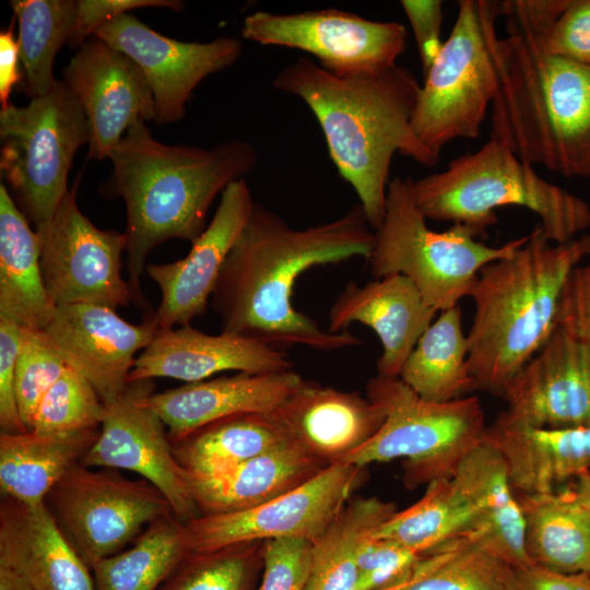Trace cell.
<instances>
[{
    "mask_svg": "<svg viewBox=\"0 0 590 590\" xmlns=\"http://www.w3.org/2000/svg\"><path fill=\"white\" fill-rule=\"evenodd\" d=\"M437 312L406 276L391 274L364 285L347 283L329 309L328 330L346 331L353 322L369 327L382 346L377 375L399 378L406 358Z\"/></svg>",
    "mask_w": 590,
    "mask_h": 590,
    "instance_id": "7402d4cb",
    "label": "cell"
},
{
    "mask_svg": "<svg viewBox=\"0 0 590 590\" xmlns=\"http://www.w3.org/2000/svg\"><path fill=\"white\" fill-rule=\"evenodd\" d=\"M288 438L271 414L246 413L210 423L172 447L191 479H211Z\"/></svg>",
    "mask_w": 590,
    "mask_h": 590,
    "instance_id": "d6a6232c",
    "label": "cell"
},
{
    "mask_svg": "<svg viewBox=\"0 0 590 590\" xmlns=\"http://www.w3.org/2000/svg\"><path fill=\"white\" fill-rule=\"evenodd\" d=\"M413 181L411 177L390 180L385 217L366 260L375 279L406 276L430 307L442 311L469 296L482 268L512 255L527 235L488 246L462 224L433 231L415 202Z\"/></svg>",
    "mask_w": 590,
    "mask_h": 590,
    "instance_id": "52a82bcc",
    "label": "cell"
},
{
    "mask_svg": "<svg viewBox=\"0 0 590 590\" xmlns=\"http://www.w3.org/2000/svg\"><path fill=\"white\" fill-rule=\"evenodd\" d=\"M0 169L19 209L36 227L49 222L69 192L68 175L88 144V122L63 80L25 106L0 109Z\"/></svg>",
    "mask_w": 590,
    "mask_h": 590,
    "instance_id": "30bf717a",
    "label": "cell"
},
{
    "mask_svg": "<svg viewBox=\"0 0 590 590\" xmlns=\"http://www.w3.org/2000/svg\"><path fill=\"white\" fill-rule=\"evenodd\" d=\"M272 85L302 99L315 115L331 161L356 192L374 231L385 217L394 154L425 167L439 162L412 129L421 84L398 63L338 76L311 58L299 57L275 75Z\"/></svg>",
    "mask_w": 590,
    "mask_h": 590,
    "instance_id": "3957f363",
    "label": "cell"
},
{
    "mask_svg": "<svg viewBox=\"0 0 590 590\" xmlns=\"http://www.w3.org/2000/svg\"><path fill=\"white\" fill-rule=\"evenodd\" d=\"M282 349L261 340L229 333H204L190 324L158 330L137 356L129 382L160 377L186 384L224 371L266 374L293 370Z\"/></svg>",
    "mask_w": 590,
    "mask_h": 590,
    "instance_id": "44dd1931",
    "label": "cell"
},
{
    "mask_svg": "<svg viewBox=\"0 0 590 590\" xmlns=\"http://www.w3.org/2000/svg\"><path fill=\"white\" fill-rule=\"evenodd\" d=\"M516 495L531 562L559 574H590V514L574 492Z\"/></svg>",
    "mask_w": 590,
    "mask_h": 590,
    "instance_id": "4dcf8cb0",
    "label": "cell"
},
{
    "mask_svg": "<svg viewBox=\"0 0 590 590\" xmlns=\"http://www.w3.org/2000/svg\"><path fill=\"white\" fill-rule=\"evenodd\" d=\"M557 326L590 343V262L570 273L560 298Z\"/></svg>",
    "mask_w": 590,
    "mask_h": 590,
    "instance_id": "c3c4849f",
    "label": "cell"
},
{
    "mask_svg": "<svg viewBox=\"0 0 590 590\" xmlns=\"http://www.w3.org/2000/svg\"><path fill=\"white\" fill-rule=\"evenodd\" d=\"M510 590H590V574H559L533 564L514 568Z\"/></svg>",
    "mask_w": 590,
    "mask_h": 590,
    "instance_id": "681fc988",
    "label": "cell"
},
{
    "mask_svg": "<svg viewBox=\"0 0 590 590\" xmlns=\"http://www.w3.org/2000/svg\"><path fill=\"white\" fill-rule=\"evenodd\" d=\"M514 568L476 540L461 538L420 555L381 590H510Z\"/></svg>",
    "mask_w": 590,
    "mask_h": 590,
    "instance_id": "e575fe53",
    "label": "cell"
},
{
    "mask_svg": "<svg viewBox=\"0 0 590 590\" xmlns=\"http://www.w3.org/2000/svg\"><path fill=\"white\" fill-rule=\"evenodd\" d=\"M13 22L0 32V105L8 107L12 88L21 84L23 75L19 71L20 48L14 36Z\"/></svg>",
    "mask_w": 590,
    "mask_h": 590,
    "instance_id": "f907efd6",
    "label": "cell"
},
{
    "mask_svg": "<svg viewBox=\"0 0 590 590\" xmlns=\"http://www.w3.org/2000/svg\"><path fill=\"white\" fill-rule=\"evenodd\" d=\"M148 7L180 11L184 3L178 0H79L69 46L76 50L105 23Z\"/></svg>",
    "mask_w": 590,
    "mask_h": 590,
    "instance_id": "bcb514c9",
    "label": "cell"
},
{
    "mask_svg": "<svg viewBox=\"0 0 590 590\" xmlns=\"http://www.w3.org/2000/svg\"><path fill=\"white\" fill-rule=\"evenodd\" d=\"M0 590H31V588L11 566L0 562Z\"/></svg>",
    "mask_w": 590,
    "mask_h": 590,
    "instance_id": "816d5d0a",
    "label": "cell"
},
{
    "mask_svg": "<svg viewBox=\"0 0 590 590\" xmlns=\"http://www.w3.org/2000/svg\"><path fill=\"white\" fill-rule=\"evenodd\" d=\"M93 36L140 67L152 91L155 122L160 125L181 120L199 83L233 66L243 52V44L235 37L180 42L157 33L131 12L105 23Z\"/></svg>",
    "mask_w": 590,
    "mask_h": 590,
    "instance_id": "2e32d148",
    "label": "cell"
},
{
    "mask_svg": "<svg viewBox=\"0 0 590 590\" xmlns=\"http://www.w3.org/2000/svg\"><path fill=\"white\" fill-rule=\"evenodd\" d=\"M573 492L579 503L590 514V471L577 477V483Z\"/></svg>",
    "mask_w": 590,
    "mask_h": 590,
    "instance_id": "f5cc1de1",
    "label": "cell"
},
{
    "mask_svg": "<svg viewBox=\"0 0 590 590\" xmlns=\"http://www.w3.org/2000/svg\"><path fill=\"white\" fill-rule=\"evenodd\" d=\"M105 414L106 404L93 386L67 366L43 397L30 432L61 435L96 429Z\"/></svg>",
    "mask_w": 590,
    "mask_h": 590,
    "instance_id": "ab89813d",
    "label": "cell"
},
{
    "mask_svg": "<svg viewBox=\"0 0 590 590\" xmlns=\"http://www.w3.org/2000/svg\"><path fill=\"white\" fill-rule=\"evenodd\" d=\"M570 0L499 1L506 36L495 46L489 140L564 177L590 178V68L548 51Z\"/></svg>",
    "mask_w": 590,
    "mask_h": 590,
    "instance_id": "7a4b0ae2",
    "label": "cell"
},
{
    "mask_svg": "<svg viewBox=\"0 0 590 590\" xmlns=\"http://www.w3.org/2000/svg\"><path fill=\"white\" fill-rule=\"evenodd\" d=\"M240 34L262 46L303 50L338 76L392 67L406 43V28L399 22L373 21L338 9L256 11L245 16Z\"/></svg>",
    "mask_w": 590,
    "mask_h": 590,
    "instance_id": "5bb4252c",
    "label": "cell"
},
{
    "mask_svg": "<svg viewBox=\"0 0 590 590\" xmlns=\"http://www.w3.org/2000/svg\"><path fill=\"white\" fill-rule=\"evenodd\" d=\"M364 473L365 467L332 464L298 487L258 506L199 515L184 522L189 551L210 552L281 538L315 542L350 502Z\"/></svg>",
    "mask_w": 590,
    "mask_h": 590,
    "instance_id": "4fadbf2b",
    "label": "cell"
},
{
    "mask_svg": "<svg viewBox=\"0 0 590 590\" xmlns=\"http://www.w3.org/2000/svg\"><path fill=\"white\" fill-rule=\"evenodd\" d=\"M66 367L44 330L22 329L15 364V398L27 430L43 397Z\"/></svg>",
    "mask_w": 590,
    "mask_h": 590,
    "instance_id": "60d3db41",
    "label": "cell"
},
{
    "mask_svg": "<svg viewBox=\"0 0 590 590\" xmlns=\"http://www.w3.org/2000/svg\"><path fill=\"white\" fill-rule=\"evenodd\" d=\"M482 531L480 509L450 476L428 483L420 500L396 511L374 529L369 536L392 541L422 555L452 540L477 539Z\"/></svg>",
    "mask_w": 590,
    "mask_h": 590,
    "instance_id": "1f68e13d",
    "label": "cell"
},
{
    "mask_svg": "<svg viewBox=\"0 0 590 590\" xmlns=\"http://www.w3.org/2000/svg\"><path fill=\"white\" fill-rule=\"evenodd\" d=\"M79 181L70 188L52 219L35 228L45 288L55 307H126L134 303L129 282L121 274L126 234L101 229L80 211Z\"/></svg>",
    "mask_w": 590,
    "mask_h": 590,
    "instance_id": "7c38bea8",
    "label": "cell"
},
{
    "mask_svg": "<svg viewBox=\"0 0 590 590\" xmlns=\"http://www.w3.org/2000/svg\"><path fill=\"white\" fill-rule=\"evenodd\" d=\"M415 202L427 220L470 227L477 237L498 222L495 210L526 208L555 244L590 228V205L554 185L503 144L489 140L451 160L447 167L413 181Z\"/></svg>",
    "mask_w": 590,
    "mask_h": 590,
    "instance_id": "8992f818",
    "label": "cell"
},
{
    "mask_svg": "<svg viewBox=\"0 0 590 590\" xmlns=\"http://www.w3.org/2000/svg\"><path fill=\"white\" fill-rule=\"evenodd\" d=\"M304 380L294 369L237 373L154 392L148 403L165 424L170 442H175L225 417L246 413L271 414Z\"/></svg>",
    "mask_w": 590,
    "mask_h": 590,
    "instance_id": "cb8c5ba5",
    "label": "cell"
},
{
    "mask_svg": "<svg viewBox=\"0 0 590 590\" xmlns=\"http://www.w3.org/2000/svg\"><path fill=\"white\" fill-rule=\"evenodd\" d=\"M0 562L31 590H95L91 568L57 526L45 503L0 504Z\"/></svg>",
    "mask_w": 590,
    "mask_h": 590,
    "instance_id": "d4e9b609",
    "label": "cell"
},
{
    "mask_svg": "<svg viewBox=\"0 0 590 590\" xmlns=\"http://www.w3.org/2000/svg\"><path fill=\"white\" fill-rule=\"evenodd\" d=\"M285 433L327 465L340 463L382 426V409L358 392L304 382L272 413Z\"/></svg>",
    "mask_w": 590,
    "mask_h": 590,
    "instance_id": "603a6c76",
    "label": "cell"
},
{
    "mask_svg": "<svg viewBox=\"0 0 590 590\" xmlns=\"http://www.w3.org/2000/svg\"><path fill=\"white\" fill-rule=\"evenodd\" d=\"M397 508L377 497L350 500L323 534L312 542L305 590H357V554L367 535Z\"/></svg>",
    "mask_w": 590,
    "mask_h": 590,
    "instance_id": "8d00e7d4",
    "label": "cell"
},
{
    "mask_svg": "<svg viewBox=\"0 0 590 590\" xmlns=\"http://www.w3.org/2000/svg\"><path fill=\"white\" fill-rule=\"evenodd\" d=\"M553 55L590 68V0H570L545 39Z\"/></svg>",
    "mask_w": 590,
    "mask_h": 590,
    "instance_id": "ee69618b",
    "label": "cell"
},
{
    "mask_svg": "<svg viewBox=\"0 0 590 590\" xmlns=\"http://www.w3.org/2000/svg\"><path fill=\"white\" fill-rule=\"evenodd\" d=\"M22 328L0 317V427L1 433L28 432L24 426L15 398V364Z\"/></svg>",
    "mask_w": 590,
    "mask_h": 590,
    "instance_id": "f6af8a7d",
    "label": "cell"
},
{
    "mask_svg": "<svg viewBox=\"0 0 590 590\" xmlns=\"http://www.w3.org/2000/svg\"><path fill=\"white\" fill-rule=\"evenodd\" d=\"M17 23L22 85L31 98L47 94L56 84L54 61L69 44L76 13V0L10 1Z\"/></svg>",
    "mask_w": 590,
    "mask_h": 590,
    "instance_id": "74e56055",
    "label": "cell"
},
{
    "mask_svg": "<svg viewBox=\"0 0 590 590\" xmlns=\"http://www.w3.org/2000/svg\"><path fill=\"white\" fill-rule=\"evenodd\" d=\"M62 73L88 122V158H109L132 125L155 121L153 94L142 70L101 38L86 39Z\"/></svg>",
    "mask_w": 590,
    "mask_h": 590,
    "instance_id": "e0dca14e",
    "label": "cell"
},
{
    "mask_svg": "<svg viewBox=\"0 0 590 590\" xmlns=\"http://www.w3.org/2000/svg\"><path fill=\"white\" fill-rule=\"evenodd\" d=\"M451 476L482 514L483 531L474 540L515 568L533 565L526 550L523 512L505 461L485 435Z\"/></svg>",
    "mask_w": 590,
    "mask_h": 590,
    "instance_id": "83f0119b",
    "label": "cell"
},
{
    "mask_svg": "<svg viewBox=\"0 0 590 590\" xmlns=\"http://www.w3.org/2000/svg\"><path fill=\"white\" fill-rule=\"evenodd\" d=\"M297 441L275 447L211 479H191L200 515L248 509L283 495L327 468Z\"/></svg>",
    "mask_w": 590,
    "mask_h": 590,
    "instance_id": "4316f807",
    "label": "cell"
},
{
    "mask_svg": "<svg viewBox=\"0 0 590 590\" xmlns=\"http://www.w3.org/2000/svg\"><path fill=\"white\" fill-rule=\"evenodd\" d=\"M367 398L385 413L380 429L340 463L365 467L404 460V482L413 488L450 477L464 456L485 435L484 412L476 396L448 402L424 400L399 378L375 376Z\"/></svg>",
    "mask_w": 590,
    "mask_h": 590,
    "instance_id": "9c48e42d",
    "label": "cell"
},
{
    "mask_svg": "<svg viewBox=\"0 0 590 590\" xmlns=\"http://www.w3.org/2000/svg\"><path fill=\"white\" fill-rule=\"evenodd\" d=\"M28 220L0 185V317L22 329L44 330L55 306L45 288L39 241Z\"/></svg>",
    "mask_w": 590,
    "mask_h": 590,
    "instance_id": "f1b7e54d",
    "label": "cell"
},
{
    "mask_svg": "<svg viewBox=\"0 0 590 590\" xmlns=\"http://www.w3.org/2000/svg\"><path fill=\"white\" fill-rule=\"evenodd\" d=\"M375 239L362 205L305 228L255 202L235 240L211 297L223 332L274 346L304 345L318 351L358 346L350 331L324 330L293 305L296 280L318 266L363 257Z\"/></svg>",
    "mask_w": 590,
    "mask_h": 590,
    "instance_id": "6da1fadb",
    "label": "cell"
},
{
    "mask_svg": "<svg viewBox=\"0 0 590 590\" xmlns=\"http://www.w3.org/2000/svg\"><path fill=\"white\" fill-rule=\"evenodd\" d=\"M311 557V541L297 538L263 541L262 574L257 590H305Z\"/></svg>",
    "mask_w": 590,
    "mask_h": 590,
    "instance_id": "b9f144b4",
    "label": "cell"
},
{
    "mask_svg": "<svg viewBox=\"0 0 590 590\" xmlns=\"http://www.w3.org/2000/svg\"><path fill=\"white\" fill-rule=\"evenodd\" d=\"M145 122L132 125L113 149V174L103 188L125 202L128 282L134 304L144 309L149 304L140 279L149 253L174 238L192 244L205 229L217 194L258 164V153L247 141L211 149L172 145L156 140Z\"/></svg>",
    "mask_w": 590,
    "mask_h": 590,
    "instance_id": "277c9868",
    "label": "cell"
},
{
    "mask_svg": "<svg viewBox=\"0 0 590 590\" xmlns=\"http://www.w3.org/2000/svg\"><path fill=\"white\" fill-rule=\"evenodd\" d=\"M499 1L459 0L448 38L424 74L412 129L440 156L453 140L476 139L497 90Z\"/></svg>",
    "mask_w": 590,
    "mask_h": 590,
    "instance_id": "ba28073f",
    "label": "cell"
},
{
    "mask_svg": "<svg viewBox=\"0 0 590 590\" xmlns=\"http://www.w3.org/2000/svg\"><path fill=\"white\" fill-rule=\"evenodd\" d=\"M467 362L468 339L456 306L440 311L422 334L399 379L424 400L452 401L476 389Z\"/></svg>",
    "mask_w": 590,
    "mask_h": 590,
    "instance_id": "836d02e7",
    "label": "cell"
},
{
    "mask_svg": "<svg viewBox=\"0 0 590 590\" xmlns=\"http://www.w3.org/2000/svg\"><path fill=\"white\" fill-rule=\"evenodd\" d=\"M44 503L91 569L125 550L152 522L174 515L164 495L146 480L81 463L56 483Z\"/></svg>",
    "mask_w": 590,
    "mask_h": 590,
    "instance_id": "8fae6325",
    "label": "cell"
},
{
    "mask_svg": "<svg viewBox=\"0 0 590 590\" xmlns=\"http://www.w3.org/2000/svg\"><path fill=\"white\" fill-rule=\"evenodd\" d=\"M590 256V234L552 243L541 226L512 255L486 264L469 296L474 316L467 334L475 388L503 397L557 328L570 273Z\"/></svg>",
    "mask_w": 590,
    "mask_h": 590,
    "instance_id": "5b68a950",
    "label": "cell"
},
{
    "mask_svg": "<svg viewBox=\"0 0 590 590\" xmlns=\"http://www.w3.org/2000/svg\"><path fill=\"white\" fill-rule=\"evenodd\" d=\"M188 552L184 522L161 518L130 547L92 567L95 590H158Z\"/></svg>",
    "mask_w": 590,
    "mask_h": 590,
    "instance_id": "d590c367",
    "label": "cell"
},
{
    "mask_svg": "<svg viewBox=\"0 0 590 590\" xmlns=\"http://www.w3.org/2000/svg\"><path fill=\"white\" fill-rule=\"evenodd\" d=\"M497 418L533 427H590V343L557 326L506 389Z\"/></svg>",
    "mask_w": 590,
    "mask_h": 590,
    "instance_id": "d6986e66",
    "label": "cell"
},
{
    "mask_svg": "<svg viewBox=\"0 0 590 590\" xmlns=\"http://www.w3.org/2000/svg\"><path fill=\"white\" fill-rule=\"evenodd\" d=\"M253 205L245 178L229 184L211 222L185 258L146 266L145 271L161 291L154 311L160 330L190 324L206 311L225 260Z\"/></svg>",
    "mask_w": 590,
    "mask_h": 590,
    "instance_id": "ffe728a7",
    "label": "cell"
},
{
    "mask_svg": "<svg viewBox=\"0 0 590 590\" xmlns=\"http://www.w3.org/2000/svg\"><path fill=\"white\" fill-rule=\"evenodd\" d=\"M262 543L188 552L158 590H255L262 569Z\"/></svg>",
    "mask_w": 590,
    "mask_h": 590,
    "instance_id": "f35d334b",
    "label": "cell"
},
{
    "mask_svg": "<svg viewBox=\"0 0 590 590\" xmlns=\"http://www.w3.org/2000/svg\"><path fill=\"white\" fill-rule=\"evenodd\" d=\"M98 434L99 428L61 435L1 433V498L31 506L44 504L56 483L81 462Z\"/></svg>",
    "mask_w": 590,
    "mask_h": 590,
    "instance_id": "f546056e",
    "label": "cell"
},
{
    "mask_svg": "<svg viewBox=\"0 0 590 590\" xmlns=\"http://www.w3.org/2000/svg\"><path fill=\"white\" fill-rule=\"evenodd\" d=\"M154 392L151 379L131 381L106 404L98 437L80 463L138 473L164 495L175 517L186 522L200 511L191 477L173 452L165 424L148 403Z\"/></svg>",
    "mask_w": 590,
    "mask_h": 590,
    "instance_id": "9a60e30c",
    "label": "cell"
},
{
    "mask_svg": "<svg viewBox=\"0 0 590 590\" xmlns=\"http://www.w3.org/2000/svg\"><path fill=\"white\" fill-rule=\"evenodd\" d=\"M418 554L385 539L367 535L357 554V590H381L399 579Z\"/></svg>",
    "mask_w": 590,
    "mask_h": 590,
    "instance_id": "7bdbcfd3",
    "label": "cell"
},
{
    "mask_svg": "<svg viewBox=\"0 0 590 590\" xmlns=\"http://www.w3.org/2000/svg\"><path fill=\"white\" fill-rule=\"evenodd\" d=\"M485 438L502 455L516 492L536 495L590 471V427H533L499 418Z\"/></svg>",
    "mask_w": 590,
    "mask_h": 590,
    "instance_id": "484cf974",
    "label": "cell"
},
{
    "mask_svg": "<svg viewBox=\"0 0 590 590\" xmlns=\"http://www.w3.org/2000/svg\"><path fill=\"white\" fill-rule=\"evenodd\" d=\"M400 3L411 24L422 70L425 74L444 44L440 38L444 17L442 1L402 0Z\"/></svg>",
    "mask_w": 590,
    "mask_h": 590,
    "instance_id": "7dc6e473",
    "label": "cell"
},
{
    "mask_svg": "<svg viewBox=\"0 0 590 590\" xmlns=\"http://www.w3.org/2000/svg\"><path fill=\"white\" fill-rule=\"evenodd\" d=\"M160 328L154 311L139 324L117 315L116 309L90 304L55 308L44 329L66 365L81 374L105 404L127 388L135 354L155 338Z\"/></svg>",
    "mask_w": 590,
    "mask_h": 590,
    "instance_id": "ac0fdd59",
    "label": "cell"
}]
</instances>
